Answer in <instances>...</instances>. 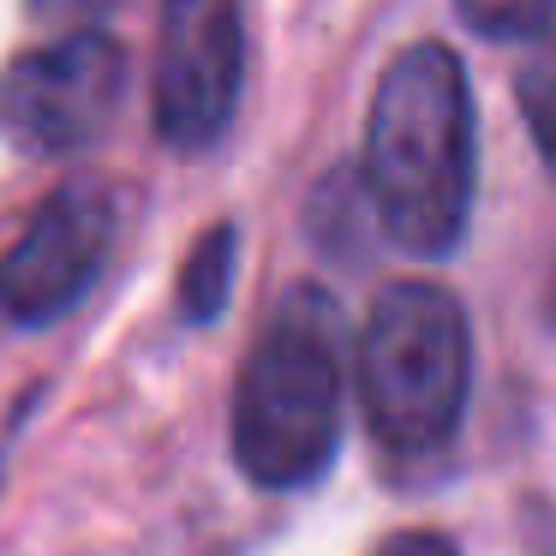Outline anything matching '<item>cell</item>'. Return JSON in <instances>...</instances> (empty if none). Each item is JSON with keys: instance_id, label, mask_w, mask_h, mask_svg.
I'll list each match as a JSON object with an SVG mask.
<instances>
[{"instance_id": "obj_2", "label": "cell", "mask_w": 556, "mask_h": 556, "mask_svg": "<svg viewBox=\"0 0 556 556\" xmlns=\"http://www.w3.org/2000/svg\"><path fill=\"white\" fill-rule=\"evenodd\" d=\"M348 324L317 281L288 288L233 389V460L257 491H305L341 448Z\"/></svg>"}, {"instance_id": "obj_3", "label": "cell", "mask_w": 556, "mask_h": 556, "mask_svg": "<svg viewBox=\"0 0 556 556\" xmlns=\"http://www.w3.org/2000/svg\"><path fill=\"white\" fill-rule=\"evenodd\" d=\"M472 395L467 312L437 281H389L359 329V401L395 460H437Z\"/></svg>"}, {"instance_id": "obj_4", "label": "cell", "mask_w": 556, "mask_h": 556, "mask_svg": "<svg viewBox=\"0 0 556 556\" xmlns=\"http://www.w3.org/2000/svg\"><path fill=\"white\" fill-rule=\"evenodd\" d=\"M126 97V49L109 30H61L13 54L0 73V132L25 156H78L90 150Z\"/></svg>"}, {"instance_id": "obj_8", "label": "cell", "mask_w": 556, "mask_h": 556, "mask_svg": "<svg viewBox=\"0 0 556 556\" xmlns=\"http://www.w3.org/2000/svg\"><path fill=\"white\" fill-rule=\"evenodd\" d=\"M455 13L491 42H539L556 30V0H455Z\"/></svg>"}, {"instance_id": "obj_10", "label": "cell", "mask_w": 556, "mask_h": 556, "mask_svg": "<svg viewBox=\"0 0 556 556\" xmlns=\"http://www.w3.org/2000/svg\"><path fill=\"white\" fill-rule=\"evenodd\" d=\"M102 7H109V0H25V13L37 18V25H54V30H85V25H97Z\"/></svg>"}, {"instance_id": "obj_7", "label": "cell", "mask_w": 556, "mask_h": 556, "mask_svg": "<svg viewBox=\"0 0 556 556\" xmlns=\"http://www.w3.org/2000/svg\"><path fill=\"white\" fill-rule=\"evenodd\" d=\"M233 281H240V228L216 222V228L198 233L180 264V288H174L180 317L186 324H216L233 300Z\"/></svg>"}, {"instance_id": "obj_11", "label": "cell", "mask_w": 556, "mask_h": 556, "mask_svg": "<svg viewBox=\"0 0 556 556\" xmlns=\"http://www.w3.org/2000/svg\"><path fill=\"white\" fill-rule=\"evenodd\" d=\"M371 556H460V551H455V539H443V532H431V527H407V532L377 539Z\"/></svg>"}, {"instance_id": "obj_6", "label": "cell", "mask_w": 556, "mask_h": 556, "mask_svg": "<svg viewBox=\"0 0 556 556\" xmlns=\"http://www.w3.org/2000/svg\"><path fill=\"white\" fill-rule=\"evenodd\" d=\"M114 252V192L97 180H66L37 204L0 257V317L18 329L61 324Z\"/></svg>"}, {"instance_id": "obj_9", "label": "cell", "mask_w": 556, "mask_h": 556, "mask_svg": "<svg viewBox=\"0 0 556 556\" xmlns=\"http://www.w3.org/2000/svg\"><path fill=\"white\" fill-rule=\"evenodd\" d=\"M515 102H520V114H527L539 162L556 174V42H544V49L515 73Z\"/></svg>"}, {"instance_id": "obj_1", "label": "cell", "mask_w": 556, "mask_h": 556, "mask_svg": "<svg viewBox=\"0 0 556 556\" xmlns=\"http://www.w3.org/2000/svg\"><path fill=\"white\" fill-rule=\"evenodd\" d=\"M365 198L377 228L407 257H448L467 240L479 138L467 66L443 42H407L383 66L365 114Z\"/></svg>"}, {"instance_id": "obj_5", "label": "cell", "mask_w": 556, "mask_h": 556, "mask_svg": "<svg viewBox=\"0 0 556 556\" xmlns=\"http://www.w3.org/2000/svg\"><path fill=\"white\" fill-rule=\"evenodd\" d=\"M245 90L240 0H162L150 54V114L168 150H210Z\"/></svg>"}]
</instances>
